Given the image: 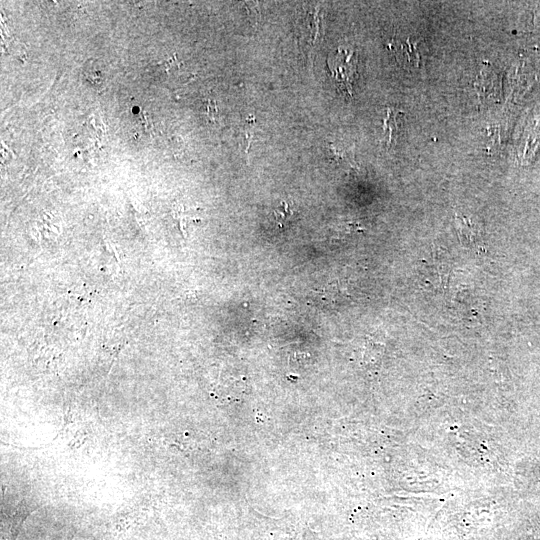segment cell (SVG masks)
<instances>
[{"label": "cell", "mask_w": 540, "mask_h": 540, "mask_svg": "<svg viewBox=\"0 0 540 540\" xmlns=\"http://www.w3.org/2000/svg\"><path fill=\"white\" fill-rule=\"evenodd\" d=\"M456 228L462 243L477 246L479 242L478 227L465 216H456Z\"/></svg>", "instance_id": "obj_1"}, {"label": "cell", "mask_w": 540, "mask_h": 540, "mask_svg": "<svg viewBox=\"0 0 540 540\" xmlns=\"http://www.w3.org/2000/svg\"><path fill=\"white\" fill-rule=\"evenodd\" d=\"M398 111L387 110V117L384 119V132L388 133V143L392 141L395 131L398 130Z\"/></svg>", "instance_id": "obj_2"}, {"label": "cell", "mask_w": 540, "mask_h": 540, "mask_svg": "<svg viewBox=\"0 0 540 540\" xmlns=\"http://www.w3.org/2000/svg\"><path fill=\"white\" fill-rule=\"evenodd\" d=\"M275 221L279 227H283L293 215V210L287 202H282L273 212Z\"/></svg>", "instance_id": "obj_3"}]
</instances>
